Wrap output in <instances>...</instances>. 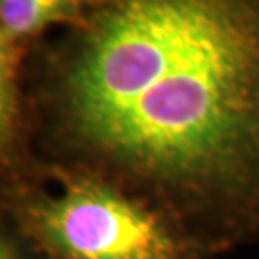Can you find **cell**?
<instances>
[{"label":"cell","mask_w":259,"mask_h":259,"mask_svg":"<svg viewBox=\"0 0 259 259\" xmlns=\"http://www.w3.org/2000/svg\"><path fill=\"white\" fill-rule=\"evenodd\" d=\"M35 65L48 165L102 179L213 257L259 240V0H93Z\"/></svg>","instance_id":"cell-1"},{"label":"cell","mask_w":259,"mask_h":259,"mask_svg":"<svg viewBox=\"0 0 259 259\" xmlns=\"http://www.w3.org/2000/svg\"><path fill=\"white\" fill-rule=\"evenodd\" d=\"M4 209L47 259H211L152 205L64 167L10 186Z\"/></svg>","instance_id":"cell-2"},{"label":"cell","mask_w":259,"mask_h":259,"mask_svg":"<svg viewBox=\"0 0 259 259\" xmlns=\"http://www.w3.org/2000/svg\"><path fill=\"white\" fill-rule=\"evenodd\" d=\"M93 0H0V137L14 156L23 121V58L40 35L79 21Z\"/></svg>","instance_id":"cell-3"},{"label":"cell","mask_w":259,"mask_h":259,"mask_svg":"<svg viewBox=\"0 0 259 259\" xmlns=\"http://www.w3.org/2000/svg\"><path fill=\"white\" fill-rule=\"evenodd\" d=\"M0 259H47L10 221L2 223Z\"/></svg>","instance_id":"cell-4"}]
</instances>
